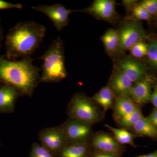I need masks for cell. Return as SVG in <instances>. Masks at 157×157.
I'll use <instances>...</instances> for the list:
<instances>
[{"label": "cell", "instance_id": "obj_23", "mask_svg": "<svg viewBox=\"0 0 157 157\" xmlns=\"http://www.w3.org/2000/svg\"><path fill=\"white\" fill-rule=\"evenodd\" d=\"M132 16L133 20L149 21L152 16L140 5H137L132 9Z\"/></svg>", "mask_w": 157, "mask_h": 157}, {"label": "cell", "instance_id": "obj_32", "mask_svg": "<svg viewBox=\"0 0 157 157\" xmlns=\"http://www.w3.org/2000/svg\"><path fill=\"white\" fill-rule=\"evenodd\" d=\"M144 157H157V153L151 154L147 155V156H144Z\"/></svg>", "mask_w": 157, "mask_h": 157}, {"label": "cell", "instance_id": "obj_13", "mask_svg": "<svg viewBox=\"0 0 157 157\" xmlns=\"http://www.w3.org/2000/svg\"><path fill=\"white\" fill-rule=\"evenodd\" d=\"M21 94L14 86L6 84L0 87V113L14 112L17 98Z\"/></svg>", "mask_w": 157, "mask_h": 157}, {"label": "cell", "instance_id": "obj_18", "mask_svg": "<svg viewBox=\"0 0 157 157\" xmlns=\"http://www.w3.org/2000/svg\"><path fill=\"white\" fill-rule=\"evenodd\" d=\"M89 151L88 143H69L60 152V157H86Z\"/></svg>", "mask_w": 157, "mask_h": 157}, {"label": "cell", "instance_id": "obj_9", "mask_svg": "<svg viewBox=\"0 0 157 157\" xmlns=\"http://www.w3.org/2000/svg\"><path fill=\"white\" fill-rule=\"evenodd\" d=\"M79 11L91 14L104 20L113 19L116 15V2L112 0H96L86 8Z\"/></svg>", "mask_w": 157, "mask_h": 157}, {"label": "cell", "instance_id": "obj_2", "mask_svg": "<svg viewBox=\"0 0 157 157\" xmlns=\"http://www.w3.org/2000/svg\"><path fill=\"white\" fill-rule=\"evenodd\" d=\"M46 33L45 26L36 21L18 23L6 36L8 57L16 59L31 57L42 43Z\"/></svg>", "mask_w": 157, "mask_h": 157}, {"label": "cell", "instance_id": "obj_7", "mask_svg": "<svg viewBox=\"0 0 157 157\" xmlns=\"http://www.w3.org/2000/svg\"><path fill=\"white\" fill-rule=\"evenodd\" d=\"M91 124L82 121L69 118L60 126L64 132L68 143H88L92 136Z\"/></svg>", "mask_w": 157, "mask_h": 157}, {"label": "cell", "instance_id": "obj_33", "mask_svg": "<svg viewBox=\"0 0 157 157\" xmlns=\"http://www.w3.org/2000/svg\"><path fill=\"white\" fill-rule=\"evenodd\" d=\"M1 30H0V41H1Z\"/></svg>", "mask_w": 157, "mask_h": 157}, {"label": "cell", "instance_id": "obj_21", "mask_svg": "<svg viewBox=\"0 0 157 157\" xmlns=\"http://www.w3.org/2000/svg\"><path fill=\"white\" fill-rule=\"evenodd\" d=\"M144 117L141 110L137 106L134 111L125 116L116 120L120 125L126 128H131Z\"/></svg>", "mask_w": 157, "mask_h": 157}, {"label": "cell", "instance_id": "obj_31", "mask_svg": "<svg viewBox=\"0 0 157 157\" xmlns=\"http://www.w3.org/2000/svg\"><path fill=\"white\" fill-rule=\"evenodd\" d=\"M94 157H114L113 155L107 153H98L95 155Z\"/></svg>", "mask_w": 157, "mask_h": 157}, {"label": "cell", "instance_id": "obj_1", "mask_svg": "<svg viewBox=\"0 0 157 157\" xmlns=\"http://www.w3.org/2000/svg\"><path fill=\"white\" fill-rule=\"evenodd\" d=\"M31 57L18 61L0 56V81L16 88L21 96L32 97L40 82L41 69Z\"/></svg>", "mask_w": 157, "mask_h": 157}, {"label": "cell", "instance_id": "obj_4", "mask_svg": "<svg viewBox=\"0 0 157 157\" xmlns=\"http://www.w3.org/2000/svg\"><path fill=\"white\" fill-rule=\"evenodd\" d=\"M67 114L69 118L75 119L93 124L101 120V113L95 102L84 94L76 93L68 104Z\"/></svg>", "mask_w": 157, "mask_h": 157}, {"label": "cell", "instance_id": "obj_19", "mask_svg": "<svg viewBox=\"0 0 157 157\" xmlns=\"http://www.w3.org/2000/svg\"><path fill=\"white\" fill-rule=\"evenodd\" d=\"M132 129L137 135L157 138V128L151 124L147 117H144Z\"/></svg>", "mask_w": 157, "mask_h": 157}, {"label": "cell", "instance_id": "obj_20", "mask_svg": "<svg viewBox=\"0 0 157 157\" xmlns=\"http://www.w3.org/2000/svg\"><path fill=\"white\" fill-rule=\"evenodd\" d=\"M105 126L111 131L117 140L121 144H128L135 146L134 139L135 135L125 129L116 128L106 124Z\"/></svg>", "mask_w": 157, "mask_h": 157}, {"label": "cell", "instance_id": "obj_10", "mask_svg": "<svg viewBox=\"0 0 157 157\" xmlns=\"http://www.w3.org/2000/svg\"><path fill=\"white\" fill-rule=\"evenodd\" d=\"M153 82L151 77L145 76L133 85L129 96L137 105H143L150 101Z\"/></svg>", "mask_w": 157, "mask_h": 157}, {"label": "cell", "instance_id": "obj_5", "mask_svg": "<svg viewBox=\"0 0 157 157\" xmlns=\"http://www.w3.org/2000/svg\"><path fill=\"white\" fill-rule=\"evenodd\" d=\"M119 31L120 45L118 52L130 50L133 45L146 39V32L140 22L137 21H126L122 25Z\"/></svg>", "mask_w": 157, "mask_h": 157}, {"label": "cell", "instance_id": "obj_14", "mask_svg": "<svg viewBox=\"0 0 157 157\" xmlns=\"http://www.w3.org/2000/svg\"><path fill=\"white\" fill-rule=\"evenodd\" d=\"M109 85L117 97L129 96L133 82L125 73L119 68L113 76Z\"/></svg>", "mask_w": 157, "mask_h": 157}, {"label": "cell", "instance_id": "obj_29", "mask_svg": "<svg viewBox=\"0 0 157 157\" xmlns=\"http://www.w3.org/2000/svg\"><path fill=\"white\" fill-rule=\"evenodd\" d=\"M147 118L151 124L157 128V109L155 108L153 109Z\"/></svg>", "mask_w": 157, "mask_h": 157}, {"label": "cell", "instance_id": "obj_17", "mask_svg": "<svg viewBox=\"0 0 157 157\" xmlns=\"http://www.w3.org/2000/svg\"><path fill=\"white\" fill-rule=\"evenodd\" d=\"M90 99L100 105L104 111H107L114 104V94L109 84L102 88Z\"/></svg>", "mask_w": 157, "mask_h": 157}, {"label": "cell", "instance_id": "obj_16", "mask_svg": "<svg viewBox=\"0 0 157 157\" xmlns=\"http://www.w3.org/2000/svg\"><path fill=\"white\" fill-rule=\"evenodd\" d=\"M101 39L108 54L112 55L118 52L120 45V35L119 30L109 29L101 36Z\"/></svg>", "mask_w": 157, "mask_h": 157}, {"label": "cell", "instance_id": "obj_8", "mask_svg": "<svg viewBox=\"0 0 157 157\" xmlns=\"http://www.w3.org/2000/svg\"><path fill=\"white\" fill-rule=\"evenodd\" d=\"M32 9L46 15L51 21L58 31L62 30L68 25L70 14L79 11L78 10L68 9L64 5L59 3L52 5H39L33 6Z\"/></svg>", "mask_w": 157, "mask_h": 157}, {"label": "cell", "instance_id": "obj_12", "mask_svg": "<svg viewBox=\"0 0 157 157\" xmlns=\"http://www.w3.org/2000/svg\"><path fill=\"white\" fill-rule=\"evenodd\" d=\"M119 68L125 73L133 83H136L146 76L145 66L136 59L126 58L118 64Z\"/></svg>", "mask_w": 157, "mask_h": 157}, {"label": "cell", "instance_id": "obj_22", "mask_svg": "<svg viewBox=\"0 0 157 157\" xmlns=\"http://www.w3.org/2000/svg\"><path fill=\"white\" fill-rule=\"evenodd\" d=\"M147 60L151 67L157 70V41L151 40L148 44Z\"/></svg>", "mask_w": 157, "mask_h": 157}, {"label": "cell", "instance_id": "obj_24", "mask_svg": "<svg viewBox=\"0 0 157 157\" xmlns=\"http://www.w3.org/2000/svg\"><path fill=\"white\" fill-rule=\"evenodd\" d=\"M30 157H55L54 155L43 147L41 144L33 143L31 147Z\"/></svg>", "mask_w": 157, "mask_h": 157}, {"label": "cell", "instance_id": "obj_34", "mask_svg": "<svg viewBox=\"0 0 157 157\" xmlns=\"http://www.w3.org/2000/svg\"><path fill=\"white\" fill-rule=\"evenodd\" d=\"M144 157V156H139V157Z\"/></svg>", "mask_w": 157, "mask_h": 157}, {"label": "cell", "instance_id": "obj_30", "mask_svg": "<svg viewBox=\"0 0 157 157\" xmlns=\"http://www.w3.org/2000/svg\"><path fill=\"white\" fill-rule=\"evenodd\" d=\"M137 1L134 0H124L122 1L124 6L127 9H133L135 6Z\"/></svg>", "mask_w": 157, "mask_h": 157}, {"label": "cell", "instance_id": "obj_3", "mask_svg": "<svg viewBox=\"0 0 157 157\" xmlns=\"http://www.w3.org/2000/svg\"><path fill=\"white\" fill-rule=\"evenodd\" d=\"M39 59L42 62L40 82L57 83L67 78L64 46L60 37L55 39Z\"/></svg>", "mask_w": 157, "mask_h": 157}, {"label": "cell", "instance_id": "obj_11", "mask_svg": "<svg viewBox=\"0 0 157 157\" xmlns=\"http://www.w3.org/2000/svg\"><path fill=\"white\" fill-rule=\"evenodd\" d=\"M92 145L96 149L104 153L115 155L121 150V144L112 135L105 133L96 134L92 139Z\"/></svg>", "mask_w": 157, "mask_h": 157}, {"label": "cell", "instance_id": "obj_27", "mask_svg": "<svg viewBox=\"0 0 157 157\" xmlns=\"http://www.w3.org/2000/svg\"><path fill=\"white\" fill-rule=\"evenodd\" d=\"M23 8L22 5L19 3L14 4L6 2V1L0 0V10L5 9H21Z\"/></svg>", "mask_w": 157, "mask_h": 157}, {"label": "cell", "instance_id": "obj_6", "mask_svg": "<svg viewBox=\"0 0 157 157\" xmlns=\"http://www.w3.org/2000/svg\"><path fill=\"white\" fill-rule=\"evenodd\" d=\"M41 145L55 155H59L69 144L60 126L45 128L39 133Z\"/></svg>", "mask_w": 157, "mask_h": 157}, {"label": "cell", "instance_id": "obj_28", "mask_svg": "<svg viewBox=\"0 0 157 157\" xmlns=\"http://www.w3.org/2000/svg\"><path fill=\"white\" fill-rule=\"evenodd\" d=\"M150 101L154 106L155 109H157V83L155 85Z\"/></svg>", "mask_w": 157, "mask_h": 157}, {"label": "cell", "instance_id": "obj_26", "mask_svg": "<svg viewBox=\"0 0 157 157\" xmlns=\"http://www.w3.org/2000/svg\"><path fill=\"white\" fill-rule=\"evenodd\" d=\"M152 16L157 14V0H145L139 4Z\"/></svg>", "mask_w": 157, "mask_h": 157}, {"label": "cell", "instance_id": "obj_15", "mask_svg": "<svg viewBox=\"0 0 157 157\" xmlns=\"http://www.w3.org/2000/svg\"><path fill=\"white\" fill-rule=\"evenodd\" d=\"M114 102V115L116 120L130 114L137 107L129 96L117 97Z\"/></svg>", "mask_w": 157, "mask_h": 157}, {"label": "cell", "instance_id": "obj_25", "mask_svg": "<svg viewBox=\"0 0 157 157\" xmlns=\"http://www.w3.org/2000/svg\"><path fill=\"white\" fill-rule=\"evenodd\" d=\"M148 50V44L142 41L138 42L130 48L132 56L136 58H140L146 56Z\"/></svg>", "mask_w": 157, "mask_h": 157}]
</instances>
